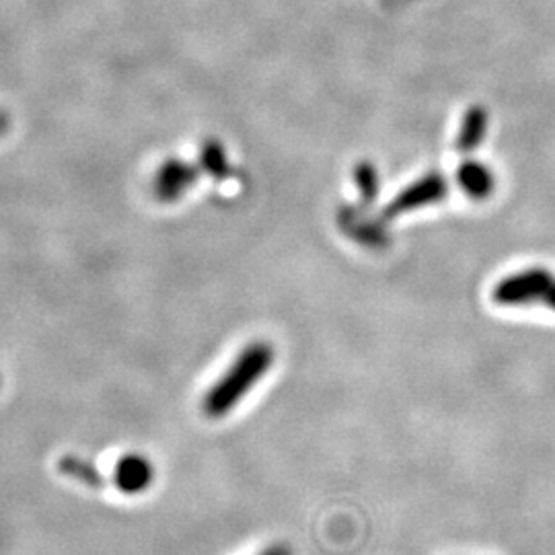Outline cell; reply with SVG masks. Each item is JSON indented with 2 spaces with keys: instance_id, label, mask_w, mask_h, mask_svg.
I'll return each mask as SVG.
<instances>
[{
  "instance_id": "7a4b0ae2",
  "label": "cell",
  "mask_w": 555,
  "mask_h": 555,
  "mask_svg": "<svg viewBox=\"0 0 555 555\" xmlns=\"http://www.w3.org/2000/svg\"><path fill=\"white\" fill-rule=\"evenodd\" d=\"M555 278L541 268H531L504 278L494 288V300L504 307H518L527 302H535L537 298H545Z\"/></svg>"
},
{
  "instance_id": "9c48e42d",
  "label": "cell",
  "mask_w": 555,
  "mask_h": 555,
  "mask_svg": "<svg viewBox=\"0 0 555 555\" xmlns=\"http://www.w3.org/2000/svg\"><path fill=\"white\" fill-rule=\"evenodd\" d=\"M198 167L202 173L215 179H224L229 176L231 167L227 159V151L219 140L208 139L199 146Z\"/></svg>"
},
{
  "instance_id": "4fadbf2b",
  "label": "cell",
  "mask_w": 555,
  "mask_h": 555,
  "mask_svg": "<svg viewBox=\"0 0 555 555\" xmlns=\"http://www.w3.org/2000/svg\"><path fill=\"white\" fill-rule=\"evenodd\" d=\"M543 302L550 307V309H554L555 311V280L554 284L550 286V291H547V295H545V298H543Z\"/></svg>"
},
{
  "instance_id": "ba28073f",
  "label": "cell",
  "mask_w": 555,
  "mask_h": 555,
  "mask_svg": "<svg viewBox=\"0 0 555 555\" xmlns=\"http://www.w3.org/2000/svg\"><path fill=\"white\" fill-rule=\"evenodd\" d=\"M59 472L62 476L77 479L79 483L87 486V488H93V490H100L105 486V479L101 477L98 467L93 463H89L87 459H80V456H62L59 461Z\"/></svg>"
},
{
  "instance_id": "6da1fadb",
  "label": "cell",
  "mask_w": 555,
  "mask_h": 555,
  "mask_svg": "<svg viewBox=\"0 0 555 555\" xmlns=\"http://www.w3.org/2000/svg\"><path fill=\"white\" fill-rule=\"evenodd\" d=\"M274 364V348L268 341H254L241 350L229 371L208 389L202 401L204 414L220 420L233 412Z\"/></svg>"
},
{
  "instance_id": "8992f818",
  "label": "cell",
  "mask_w": 555,
  "mask_h": 555,
  "mask_svg": "<svg viewBox=\"0 0 555 555\" xmlns=\"http://www.w3.org/2000/svg\"><path fill=\"white\" fill-rule=\"evenodd\" d=\"M456 179H459L461 190L467 196H472V198H488L494 192V176H492V171L486 165L476 163V160L463 163L459 167Z\"/></svg>"
},
{
  "instance_id": "30bf717a",
  "label": "cell",
  "mask_w": 555,
  "mask_h": 555,
  "mask_svg": "<svg viewBox=\"0 0 555 555\" xmlns=\"http://www.w3.org/2000/svg\"><path fill=\"white\" fill-rule=\"evenodd\" d=\"M357 183L358 190H360V194H362V199H364L366 204L373 202V198L377 196L378 192V176L377 171H375V167H373L371 163L358 165Z\"/></svg>"
},
{
  "instance_id": "5b68a950",
  "label": "cell",
  "mask_w": 555,
  "mask_h": 555,
  "mask_svg": "<svg viewBox=\"0 0 555 555\" xmlns=\"http://www.w3.org/2000/svg\"><path fill=\"white\" fill-rule=\"evenodd\" d=\"M155 479L153 463L142 455H124L116 463L114 483L124 494H140Z\"/></svg>"
},
{
  "instance_id": "7c38bea8",
  "label": "cell",
  "mask_w": 555,
  "mask_h": 555,
  "mask_svg": "<svg viewBox=\"0 0 555 555\" xmlns=\"http://www.w3.org/2000/svg\"><path fill=\"white\" fill-rule=\"evenodd\" d=\"M9 130H11V116H9L4 109H0V139H2Z\"/></svg>"
},
{
  "instance_id": "277c9868",
  "label": "cell",
  "mask_w": 555,
  "mask_h": 555,
  "mask_svg": "<svg viewBox=\"0 0 555 555\" xmlns=\"http://www.w3.org/2000/svg\"><path fill=\"white\" fill-rule=\"evenodd\" d=\"M444 196H447L444 179L437 176V173H430L426 178L417 179L416 183H412L410 188H405L387 206L385 217L393 219V217H399V215H405V212H412V210H417V208H424L428 204H437Z\"/></svg>"
},
{
  "instance_id": "52a82bcc",
  "label": "cell",
  "mask_w": 555,
  "mask_h": 555,
  "mask_svg": "<svg viewBox=\"0 0 555 555\" xmlns=\"http://www.w3.org/2000/svg\"><path fill=\"white\" fill-rule=\"evenodd\" d=\"M486 130H488V112L483 107H472L463 124H461V130H459V139H456V149L461 153H469L477 149L483 137H486Z\"/></svg>"
},
{
  "instance_id": "3957f363",
  "label": "cell",
  "mask_w": 555,
  "mask_h": 555,
  "mask_svg": "<svg viewBox=\"0 0 555 555\" xmlns=\"http://www.w3.org/2000/svg\"><path fill=\"white\" fill-rule=\"evenodd\" d=\"M199 173L202 169L194 163L181 159L163 160L153 178V194L163 204H173L196 185Z\"/></svg>"
},
{
  "instance_id": "8fae6325",
  "label": "cell",
  "mask_w": 555,
  "mask_h": 555,
  "mask_svg": "<svg viewBox=\"0 0 555 555\" xmlns=\"http://www.w3.org/2000/svg\"><path fill=\"white\" fill-rule=\"evenodd\" d=\"M259 555H293V550L288 545L276 543V545H270L268 550H263Z\"/></svg>"
}]
</instances>
